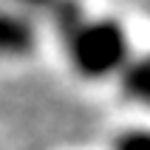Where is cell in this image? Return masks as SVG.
Segmentation results:
<instances>
[{"label": "cell", "mask_w": 150, "mask_h": 150, "mask_svg": "<svg viewBox=\"0 0 150 150\" xmlns=\"http://www.w3.org/2000/svg\"><path fill=\"white\" fill-rule=\"evenodd\" d=\"M37 51V23L23 11L0 8V59H23Z\"/></svg>", "instance_id": "cell-2"}, {"label": "cell", "mask_w": 150, "mask_h": 150, "mask_svg": "<svg viewBox=\"0 0 150 150\" xmlns=\"http://www.w3.org/2000/svg\"><path fill=\"white\" fill-rule=\"evenodd\" d=\"M116 82L127 102L150 108V54H130L125 68L116 74Z\"/></svg>", "instance_id": "cell-3"}, {"label": "cell", "mask_w": 150, "mask_h": 150, "mask_svg": "<svg viewBox=\"0 0 150 150\" xmlns=\"http://www.w3.org/2000/svg\"><path fill=\"white\" fill-rule=\"evenodd\" d=\"M110 150H150V125L122 127V130L113 136Z\"/></svg>", "instance_id": "cell-4"}, {"label": "cell", "mask_w": 150, "mask_h": 150, "mask_svg": "<svg viewBox=\"0 0 150 150\" xmlns=\"http://www.w3.org/2000/svg\"><path fill=\"white\" fill-rule=\"evenodd\" d=\"M54 17L59 25L62 54L71 71L88 82L116 79V74L133 54L125 23L108 14H82V11H71V17H65L62 8Z\"/></svg>", "instance_id": "cell-1"}]
</instances>
